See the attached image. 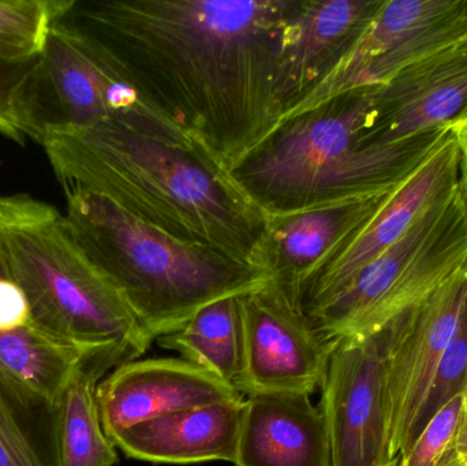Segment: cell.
Wrapping results in <instances>:
<instances>
[{
  "instance_id": "2",
  "label": "cell",
  "mask_w": 467,
  "mask_h": 466,
  "mask_svg": "<svg viewBox=\"0 0 467 466\" xmlns=\"http://www.w3.org/2000/svg\"><path fill=\"white\" fill-rule=\"evenodd\" d=\"M43 148L65 193L106 197L175 240L261 268L268 219L202 150L112 122L52 137Z\"/></svg>"
},
{
  "instance_id": "23",
  "label": "cell",
  "mask_w": 467,
  "mask_h": 466,
  "mask_svg": "<svg viewBox=\"0 0 467 466\" xmlns=\"http://www.w3.org/2000/svg\"><path fill=\"white\" fill-rule=\"evenodd\" d=\"M70 0H0V57H37Z\"/></svg>"
},
{
  "instance_id": "14",
  "label": "cell",
  "mask_w": 467,
  "mask_h": 466,
  "mask_svg": "<svg viewBox=\"0 0 467 466\" xmlns=\"http://www.w3.org/2000/svg\"><path fill=\"white\" fill-rule=\"evenodd\" d=\"M467 118V36L395 74L378 88L364 145L402 141L455 128Z\"/></svg>"
},
{
  "instance_id": "29",
  "label": "cell",
  "mask_w": 467,
  "mask_h": 466,
  "mask_svg": "<svg viewBox=\"0 0 467 466\" xmlns=\"http://www.w3.org/2000/svg\"><path fill=\"white\" fill-rule=\"evenodd\" d=\"M455 450L465 464H467V418L458 432L457 440L454 442Z\"/></svg>"
},
{
  "instance_id": "21",
  "label": "cell",
  "mask_w": 467,
  "mask_h": 466,
  "mask_svg": "<svg viewBox=\"0 0 467 466\" xmlns=\"http://www.w3.org/2000/svg\"><path fill=\"white\" fill-rule=\"evenodd\" d=\"M239 298H223L204 306L180 330L158 338L159 345L235 388L244 360Z\"/></svg>"
},
{
  "instance_id": "22",
  "label": "cell",
  "mask_w": 467,
  "mask_h": 466,
  "mask_svg": "<svg viewBox=\"0 0 467 466\" xmlns=\"http://www.w3.org/2000/svg\"><path fill=\"white\" fill-rule=\"evenodd\" d=\"M90 355L95 353L57 341L29 323L0 331V368L54 404H59L71 378Z\"/></svg>"
},
{
  "instance_id": "16",
  "label": "cell",
  "mask_w": 467,
  "mask_h": 466,
  "mask_svg": "<svg viewBox=\"0 0 467 466\" xmlns=\"http://www.w3.org/2000/svg\"><path fill=\"white\" fill-rule=\"evenodd\" d=\"M384 2L386 0H299L296 16L285 33L277 70L280 120L298 107L350 54Z\"/></svg>"
},
{
  "instance_id": "24",
  "label": "cell",
  "mask_w": 467,
  "mask_h": 466,
  "mask_svg": "<svg viewBox=\"0 0 467 466\" xmlns=\"http://www.w3.org/2000/svg\"><path fill=\"white\" fill-rule=\"evenodd\" d=\"M467 418L466 394L444 405L417 437L400 466H438L452 448Z\"/></svg>"
},
{
  "instance_id": "10",
  "label": "cell",
  "mask_w": 467,
  "mask_h": 466,
  "mask_svg": "<svg viewBox=\"0 0 467 466\" xmlns=\"http://www.w3.org/2000/svg\"><path fill=\"white\" fill-rule=\"evenodd\" d=\"M466 298L467 268L387 326L389 437L400 460L420 435L422 412Z\"/></svg>"
},
{
  "instance_id": "12",
  "label": "cell",
  "mask_w": 467,
  "mask_h": 466,
  "mask_svg": "<svg viewBox=\"0 0 467 466\" xmlns=\"http://www.w3.org/2000/svg\"><path fill=\"white\" fill-rule=\"evenodd\" d=\"M391 193L266 216L260 265L269 286L293 308L305 312V297L313 279L353 243Z\"/></svg>"
},
{
  "instance_id": "1",
  "label": "cell",
  "mask_w": 467,
  "mask_h": 466,
  "mask_svg": "<svg viewBox=\"0 0 467 466\" xmlns=\"http://www.w3.org/2000/svg\"><path fill=\"white\" fill-rule=\"evenodd\" d=\"M299 0H70L57 24L232 172L279 125L277 70Z\"/></svg>"
},
{
  "instance_id": "25",
  "label": "cell",
  "mask_w": 467,
  "mask_h": 466,
  "mask_svg": "<svg viewBox=\"0 0 467 466\" xmlns=\"http://www.w3.org/2000/svg\"><path fill=\"white\" fill-rule=\"evenodd\" d=\"M467 391V298L454 336L444 352L425 405L421 419V434L428 421L452 399Z\"/></svg>"
},
{
  "instance_id": "8",
  "label": "cell",
  "mask_w": 467,
  "mask_h": 466,
  "mask_svg": "<svg viewBox=\"0 0 467 466\" xmlns=\"http://www.w3.org/2000/svg\"><path fill=\"white\" fill-rule=\"evenodd\" d=\"M387 326L332 341L318 404L331 466H400L391 451L386 402Z\"/></svg>"
},
{
  "instance_id": "28",
  "label": "cell",
  "mask_w": 467,
  "mask_h": 466,
  "mask_svg": "<svg viewBox=\"0 0 467 466\" xmlns=\"http://www.w3.org/2000/svg\"><path fill=\"white\" fill-rule=\"evenodd\" d=\"M461 150V185L467 200V128H454Z\"/></svg>"
},
{
  "instance_id": "19",
  "label": "cell",
  "mask_w": 467,
  "mask_h": 466,
  "mask_svg": "<svg viewBox=\"0 0 467 466\" xmlns=\"http://www.w3.org/2000/svg\"><path fill=\"white\" fill-rule=\"evenodd\" d=\"M125 363L111 352L88 356L66 388L59 409V453L62 466H117L118 449L104 432L99 412V383Z\"/></svg>"
},
{
  "instance_id": "13",
  "label": "cell",
  "mask_w": 467,
  "mask_h": 466,
  "mask_svg": "<svg viewBox=\"0 0 467 466\" xmlns=\"http://www.w3.org/2000/svg\"><path fill=\"white\" fill-rule=\"evenodd\" d=\"M461 182V150L454 129L389 194L353 243L313 279L304 311H312L343 289L362 268L403 237L420 216Z\"/></svg>"
},
{
  "instance_id": "7",
  "label": "cell",
  "mask_w": 467,
  "mask_h": 466,
  "mask_svg": "<svg viewBox=\"0 0 467 466\" xmlns=\"http://www.w3.org/2000/svg\"><path fill=\"white\" fill-rule=\"evenodd\" d=\"M466 268L467 200L460 182L400 240L306 316L331 341L372 336Z\"/></svg>"
},
{
  "instance_id": "6",
  "label": "cell",
  "mask_w": 467,
  "mask_h": 466,
  "mask_svg": "<svg viewBox=\"0 0 467 466\" xmlns=\"http://www.w3.org/2000/svg\"><path fill=\"white\" fill-rule=\"evenodd\" d=\"M13 109L19 133L40 145L52 137L112 122L141 136L205 152L87 38L57 22L19 87Z\"/></svg>"
},
{
  "instance_id": "32",
  "label": "cell",
  "mask_w": 467,
  "mask_h": 466,
  "mask_svg": "<svg viewBox=\"0 0 467 466\" xmlns=\"http://www.w3.org/2000/svg\"><path fill=\"white\" fill-rule=\"evenodd\" d=\"M455 128H467V118L465 120H462L460 125L455 126Z\"/></svg>"
},
{
  "instance_id": "3",
  "label": "cell",
  "mask_w": 467,
  "mask_h": 466,
  "mask_svg": "<svg viewBox=\"0 0 467 466\" xmlns=\"http://www.w3.org/2000/svg\"><path fill=\"white\" fill-rule=\"evenodd\" d=\"M379 87L358 88L301 112L232 170L265 216L394 191L454 128L364 145Z\"/></svg>"
},
{
  "instance_id": "34",
  "label": "cell",
  "mask_w": 467,
  "mask_h": 466,
  "mask_svg": "<svg viewBox=\"0 0 467 466\" xmlns=\"http://www.w3.org/2000/svg\"><path fill=\"white\" fill-rule=\"evenodd\" d=\"M467 465V464H466Z\"/></svg>"
},
{
  "instance_id": "26",
  "label": "cell",
  "mask_w": 467,
  "mask_h": 466,
  "mask_svg": "<svg viewBox=\"0 0 467 466\" xmlns=\"http://www.w3.org/2000/svg\"><path fill=\"white\" fill-rule=\"evenodd\" d=\"M37 57L29 59H5L0 57V133L16 142H24L14 120V100L22 82L37 62Z\"/></svg>"
},
{
  "instance_id": "27",
  "label": "cell",
  "mask_w": 467,
  "mask_h": 466,
  "mask_svg": "<svg viewBox=\"0 0 467 466\" xmlns=\"http://www.w3.org/2000/svg\"><path fill=\"white\" fill-rule=\"evenodd\" d=\"M29 323V306L16 279L0 282V331L14 330Z\"/></svg>"
},
{
  "instance_id": "31",
  "label": "cell",
  "mask_w": 467,
  "mask_h": 466,
  "mask_svg": "<svg viewBox=\"0 0 467 466\" xmlns=\"http://www.w3.org/2000/svg\"><path fill=\"white\" fill-rule=\"evenodd\" d=\"M8 278H13V274H11L10 265H8L5 249H3L2 241H0V282Z\"/></svg>"
},
{
  "instance_id": "5",
  "label": "cell",
  "mask_w": 467,
  "mask_h": 466,
  "mask_svg": "<svg viewBox=\"0 0 467 466\" xmlns=\"http://www.w3.org/2000/svg\"><path fill=\"white\" fill-rule=\"evenodd\" d=\"M0 241L33 327L84 352L115 353L125 363L150 350L153 342L136 315L57 208L27 194L0 196Z\"/></svg>"
},
{
  "instance_id": "11",
  "label": "cell",
  "mask_w": 467,
  "mask_h": 466,
  "mask_svg": "<svg viewBox=\"0 0 467 466\" xmlns=\"http://www.w3.org/2000/svg\"><path fill=\"white\" fill-rule=\"evenodd\" d=\"M244 360L235 388L244 397L320 390L331 339L268 284L241 295Z\"/></svg>"
},
{
  "instance_id": "30",
  "label": "cell",
  "mask_w": 467,
  "mask_h": 466,
  "mask_svg": "<svg viewBox=\"0 0 467 466\" xmlns=\"http://www.w3.org/2000/svg\"><path fill=\"white\" fill-rule=\"evenodd\" d=\"M438 466H467L465 462L461 460V457L458 456L457 450H455L454 445H452V448L450 449L449 451H447L446 456H444V459L441 460V464Z\"/></svg>"
},
{
  "instance_id": "18",
  "label": "cell",
  "mask_w": 467,
  "mask_h": 466,
  "mask_svg": "<svg viewBox=\"0 0 467 466\" xmlns=\"http://www.w3.org/2000/svg\"><path fill=\"white\" fill-rule=\"evenodd\" d=\"M235 466H331L320 408L309 396L244 397Z\"/></svg>"
},
{
  "instance_id": "33",
  "label": "cell",
  "mask_w": 467,
  "mask_h": 466,
  "mask_svg": "<svg viewBox=\"0 0 467 466\" xmlns=\"http://www.w3.org/2000/svg\"><path fill=\"white\" fill-rule=\"evenodd\" d=\"M466 407H467V391H466Z\"/></svg>"
},
{
  "instance_id": "15",
  "label": "cell",
  "mask_w": 467,
  "mask_h": 466,
  "mask_svg": "<svg viewBox=\"0 0 467 466\" xmlns=\"http://www.w3.org/2000/svg\"><path fill=\"white\" fill-rule=\"evenodd\" d=\"M242 397L233 386L183 358L128 361L103 378L96 391L109 440L144 421Z\"/></svg>"
},
{
  "instance_id": "9",
  "label": "cell",
  "mask_w": 467,
  "mask_h": 466,
  "mask_svg": "<svg viewBox=\"0 0 467 466\" xmlns=\"http://www.w3.org/2000/svg\"><path fill=\"white\" fill-rule=\"evenodd\" d=\"M466 36L467 0H386L350 54L280 123L335 96L380 87L417 60Z\"/></svg>"
},
{
  "instance_id": "17",
  "label": "cell",
  "mask_w": 467,
  "mask_h": 466,
  "mask_svg": "<svg viewBox=\"0 0 467 466\" xmlns=\"http://www.w3.org/2000/svg\"><path fill=\"white\" fill-rule=\"evenodd\" d=\"M244 397L136 424L111 440L126 457L153 464L235 461Z\"/></svg>"
},
{
  "instance_id": "20",
  "label": "cell",
  "mask_w": 467,
  "mask_h": 466,
  "mask_svg": "<svg viewBox=\"0 0 467 466\" xmlns=\"http://www.w3.org/2000/svg\"><path fill=\"white\" fill-rule=\"evenodd\" d=\"M57 404L0 368V466H62Z\"/></svg>"
},
{
  "instance_id": "4",
  "label": "cell",
  "mask_w": 467,
  "mask_h": 466,
  "mask_svg": "<svg viewBox=\"0 0 467 466\" xmlns=\"http://www.w3.org/2000/svg\"><path fill=\"white\" fill-rule=\"evenodd\" d=\"M66 200L77 243L152 342L180 330L204 306L268 284L263 268L175 240L106 197L76 191Z\"/></svg>"
}]
</instances>
